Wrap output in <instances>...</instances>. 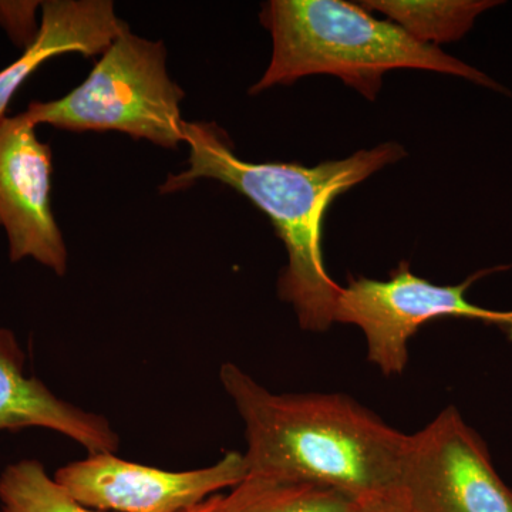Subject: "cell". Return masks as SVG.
I'll use <instances>...</instances> for the list:
<instances>
[{"mask_svg":"<svg viewBox=\"0 0 512 512\" xmlns=\"http://www.w3.org/2000/svg\"><path fill=\"white\" fill-rule=\"evenodd\" d=\"M184 137L190 147L187 170L170 175L161 192L184 190L207 178L248 197L271 218L288 251V266L279 279L282 301L291 303L301 328L312 332L329 329L335 323L342 286L330 278L323 261L326 211L343 192L402 160L404 148L383 143L343 160L305 167L241 160L215 124L185 121Z\"/></svg>","mask_w":512,"mask_h":512,"instance_id":"2","label":"cell"},{"mask_svg":"<svg viewBox=\"0 0 512 512\" xmlns=\"http://www.w3.org/2000/svg\"><path fill=\"white\" fill-rule=\"evenodd\" d=\"M163 42H151L126 28L103 53L79 87L55 101H35L25 111L33 123L63 130L119 131L157 146L183 141L184 92L170 79Z\"/></svg>","mask_w":512,"mask_h":512,"instance_id":"4","label":"cell"},{"mask_svg":"<svg viewBox=\"0 0 512 512\" xmlns=\"http://www.w3.org/2000/svg\"><path fill=\"white\" fill-rule=\"evenodd\" d=\"M220 494L214 495V497L208 498L204 503L197 505V507L191 508L187 512H214L217 508L218 501H220Z\"/></svg>","mask_w":512,"mask_h":512,"instance_id":"15","label":"cell"},{"mask_svg":"<svg viewBox=\"0 0 512 512\" xmlns=\"http://www.w3.org/2000/svg\"><path fill=\"white\" fill-rule=\"evenodd\" d=\"M2 512H103L77 500L37 460L9 464L0 474Z\"/></svg>","mask_w":512,"mask_h":512,"instance_id":"13","label":"cell"},{"mask_svg":"<svg viewBox=\"0 0 512 512\" xmlns=\"http://www.w3.org/2000/svg\"><path fill=\"white\" fill-rule=\"evenodd\" d=\"M367 12L383 13L423 45L456 42L467 35L485 10L501 5L498 0H366Z\"/></svg>","mask_w":512,"mask_h":512,"instance_id":"11","label":"cell"},{"mask_svg":"<svg viewBox=\"0 0 512 512\" xmlns=\"http://www.w3.org/2000/svg\"><path fill=\"white\" fill-rule=\"evenodd\" d=\"M357 512H413L409 505L399 493V490L393 493L384 494L382 497L373 498L360 504Z\"/></svg>","mask_w":512,"mask_h":512,"instance_id":"14","label":"cell"},{"mask_svg":"<svg viewBox=\"0 0 512 512\" xmlns=\"http://www.w3.org/2000/svg\"><path fill=\"white\" fill-rule=\"evenodd\" d=\"M484 269L463 284L434 285L414 275L409 262H400L386 281L349 279L340 291L335 323L362 330L366 338L367 360L384 376L400 375L409 362V342L421 325L439 318L480 320L504 330L512 339V311H493L474 305L466 298L468 288Z\"/></svg>","mask_w":512,"mask_h":512,"instance_id":"5","label":"cell"},{"mask_svg":"<svg viewBox=\"0 0 512 512\" xmlns=\"http://www.w3.org/2000/svg\"><path fill=\"white\" fill-rule=\"evenodd\" d=\"M247 476L244 454L238 451L187 471L143 466L116 453L89 454L55 474L80 503L103 512H187Z\"/></svg>","mask_w":512,"mask_h":512,"instance_id":"7","label":"cell"},{"mask_svg":"<svg viewBox=\"0 0 512 512\" xmlns=\"http://www.w3.org/2000/svg\"><path fill=\"white\" fill-rule=\"evenodd\" d=\"M26 113L0 121V227L10 261L33 258L63 276L69 256L52 207V150L36 136Z\"/></svg>","mask_w":512,"mask_h":512,"instance_id":"8","label":"cell"},{"mask_svg":"<svg viewBox=\"0 0 512 512\" xmlns=\"http://www.w3.org/2000/svg\"><path fill=\"white\" fill-rule=\"evenodd\" d=\"M42 10V26L26 52L0 72V121L19 87L47 60L66 53L103 55L128 28L109 0H49Z\"/></svg>","mask_w":512,"mask_h":512,"instance_id":"10","label":"cell"},{"mask_svg":"<svg viewBox=\"0 0 512 512\" xmlns=\"http://www.w3.org/2000/svg\"><path fill=\"white\" fill-rule=\"evenodd\" d=\"M23 365L15 336L0 328V431L40 427L69 437L89 454L119 450V434L106 417L64 402L45 383L26 376Z\"/></svg>","mask_w":512,"mask_h":512,"instance_id":"9","label":"cell"},{"mask_svg":"<svg viewBox=\"0 0 512 512\" xmlns=\"http://www.w3.org/2000/svg\"><path fill=\"white\" fill-rule=\"evenodd\" d=\"M397 490L413 512H512V488L454 406L409 436Z\"/></svg>","mask_w":512,"mask_h":512,"instance_id":"6","label":"cell"},{"mask_svg":"<svg viewBox=\"0 0 512 512\" xmlns=\"http://www.w3.org/2000/svg\"><path fill=\"white\" fill-rule=\"evenodd\" d=\"M220 380L244 421L247 477L322 485L359 503L399 488L409 436L355 400L272 393L234 363Z\"/></svg>","mask_w":512,"mask_h":512,"instance_id":"1","label":"cell"},{"mask_svg":"<svg viewBox=\"0 0 512 512\" xmlns=\"http://www.w3.org/2000/svg\"><path fill=\"white\" fill-rule=\"evenodd\" d=\"M0 512H2V511H0Z\"/></svg>","mask_w":512,"mask_h":512,"instance_id":"16","label":"cell"},{"mask_svg":"<svg viewBox=\"0 0 512 512\" xmlns=\"http://www.w3.org/2000/svg\"><path fill=\"white\" fill-rule=\"evenodd\" d=\"M360 504L322 485L247 477L221 495L214 512H357Z\"/></svg>","mask_w":512,"mask_h":512,"instance_id":"12","label":"cell"},{"mask_svg":"<svg viewBox=\"0 0 512 512\" xmlns=\"http://www.w3.org/2000/svg\"><path fill=\"white\" fill-rule=\"evenodd\" d=\"M271 32L274 52L268 69L251 89L264 92L276 84L295 83L313 74H330L375 100L384 73L420 69L463 77L505 92L487 74L423 45L396 23L373 18L359 3L343 0H272L261 13Z\"/></svg>","mask_w":512,"mask_h":512,"instance_id":"3","label":"cell"}]
</instances>
